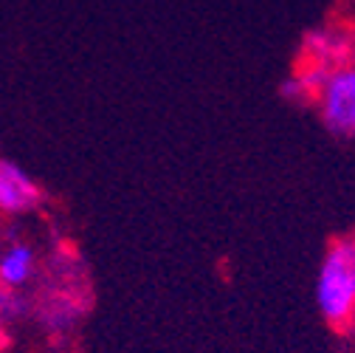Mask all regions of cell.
Returning a JSON list of instances; mask_svg holds the SVG:
<instances>
[{"label":"cell","mask_w":355,"mask_h":353,"mask_svg":"<svg viewBox=\"0 0 355 353\" xmlns=\"http://www.w3.org/2000/svg\"><path fill=\"white\" fill-rule=\"evenodd\" d=\"M0 317H3V314H0Z\"/></svg>","instance_id":"7"},{"label":"cell","mask_w":355,"mask_h":353,"mask_svg":"<svg viewBox=\"0 0 355 353\" xmlns=\"http://www.w3.org/2000/svg\"><path fill=\"white\" fill-rule=\"evenodd\" d=\"M322 124L338 139H355V65L333 68L313 97Z\"/></svg>","instance_id":"2"},{"label":"cell","mask_w":355,"mask_h":353,"mask_svg":"<svg viewBox=\"0 0 355 353\" xmlns=\"http://www.w3.org/2000/svg\"><path fill=\"white\" fill-rule=\"evenodd\" d=\"M316 308L336 334L355 331V232L327 243L316 272Z\"/></svg>","instance_id":"1"},{"label":"cell","mask_w":355,"mask_h":353,"mask_svg":"<svg viewBox=\"0 0 355 353\" xmlns=\"http://www.w3.org/2000/svg\"><path fill=\"white\" fill-rule=\"evenodd\" d=\"M349 65H355V34H352V46H349V60H347Z\"/></svg>","instance_id":"6"},{"label":"cell","mask_w":355,"mask_h":353,"mask_svg":"<svg viewBox=\"0 0 355 353\" xmlns=\"http://www.w3.org/2000/svg\"><path fill=\"white\" fill-rule=\"evenodd\" d=\"M31 269H34V252L23 243L0 254V283L3 286H12V288L23 286L31 277Z\"/></svg>","instance_id":"5"},{"label":"cell","mask_w":355,"mask_h":353,"mask_svg":"<svg viewBox=\"0 0 355 353\" xmlns=\"http://www.w3.org/2000/svg\"><path fill=\"white\" fill-rule=\"evenodd\" d=\"M352 28L338 23V20H327L316 28L304 31L302 46H299V65L316 68L322 74H330L333 68L344 65L349 60V46H352Z\"/></svg>","instance_id":"3"},{"label":"cell","mask_w":355,"mask_h":353,"mask_svg":"<svg viewBox=\"0 0 355 353\" xmlns=\"http://www.w3.org/2000/svg\"><path fill=\"white\" fill-rule=\"evenodd\" d=\"M40 187L9 158H0V209L17 215L40 204Z\"/></svg>","instance_id":"4"}]
</instances>
